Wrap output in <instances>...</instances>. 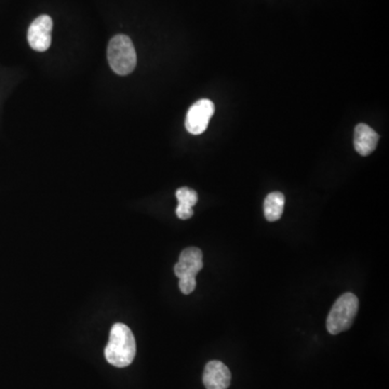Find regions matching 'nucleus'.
<instances>
[{"label":"nucleus","instance_id":"1","mask_svg":"<svg viewBox=\"0 0 389 389\" xmlns=\"http://www.w3.org/2000/svg\"><path fill=\"white\" fill-rule=\"evenodd\" d=\"M104 354L107 362L116 368H125L133 363L137 354V343L133 331L123 323H115Z\"/></svg>","mask_w":389,"mask_h":389},{"label":"nucleus","instance_id":"2","mask_svg":"<svg viewBox=\"0 0 389 389\" xmlns=\"http://www.w3.org/2000/svg\"><path fill=\"white\" fill-rule=\"evenodd\" d=\"M107 59L111 69L117 75L125 76L133 73L137 67V62L133 40L125 35L113 37L107 49Z\"/></svg>","mask_w":389,"mask_h":389},{"label":"nucleus","instance_id":"3","mask_svg":"<svg viewBox=\"0 0 389 389\" xmlns=\"http://www.w3.org/2000/svg\"><path fill=\"white\" fill-rule=\"evenodd\" d=\"M359 300L353 293H345L337 298L327 319V329L330 334L337 335L349 330L357 316Z\"/></svg>","mask_w":389,"mask_h":389},{"label":"nucleus","instance_id":"4","mask_svg":"<svg viewBox=\"0 0 389 389\" xmlns=\"http://www.w3.org/2000/svg\"><path fill=\"white\" fill-rule=\"evenodd\" d=\"M214 104L207 98L197 101L191 105L185 120V127L191 135H199L205 133L210 119L214 115Z\"/></svg>","mask_w":389,"mask_h":389},{"label":"nucleus","instance_id":"5","mask_svg":"<svg viewBox=\"0 0 389 389\" xmlns=\"http://www.w3.org/2000/svg\"><path fill=\"white\" fill-rule=\"evenodd\" d=\"M53 21L49 16H40L30 24L28 32V40L35 51L45 52L52 41Z\"/></svg>","mask_w":389,"mask_h":389},{"label":"nucleus","instance_id":"6","mask_svg":"<svg viewBox=\"0 0 389 389\" xmlns=\"http://www.w3.org/2000/svg\"><path fill=\"white\" fill-rule=\"evenodd\" d=\"M203 267V252L201 249L191 247L181 253L179 262L174 266V274L179 279H196L197 274Z\"/></svg>","mask_w":389,"mask_h":389},{"label":"nucleus","instance_id":"7","mask_svg":"<svg viewBox=\"0 0 389 389\" xmlns=\"http://www.w3.org/2000/svg\"><path fill=\"white\" fill-rule=\"evenodd\" d=\"M203 380L207 389H227L232 380V373L223 362L213 360L205 366Z\"/></svg>","mask_w":389,"mask_h":389},{"label":"nucleus","instance_id":"8","mask_svg":"<svg viewBox=\"0 0 389 389\" xmlns=\"http://www.w3.org/2000/svg\"><path fill=\"white\" fill-rule=\"evenodd\" d=\"M378 133L366 123H359L355 129V137H354V145L357 153L361 156H369L376 150L378 145Z\"/></svg>","mask_w":389,"mask_h":389},{"label":"nucleus","instance_id":"9","mask_svg":"<svg viewBox=\"0 0 389 389\" xmlns=\"http://www.w3.org/2000/svg\"><path fill=\"white\" fill-rule=\"evenodd\" d=\"M176 196L179 201L176 210L179 219H191L193 214V207L198 201V195H197L196 191L188 188V187H182V188H179L176 191Z\"/></svg>","mask_w":389,"mask_h":389},{"label":"nucleus","instance_id":"10","mask_svg":"<svg viewBox=\"0 0 389 389\" xmlns=\"http://www.w3.org/2000/svg\"><path fill=\"white\" fill-rule=\"evenodd\" d=\"M285 195L280 191L269 193L264 201V215L269 222H276L281 218L285 208Z\"/></svg>","mask_w":389,"mask_h":389}]
</instances>
